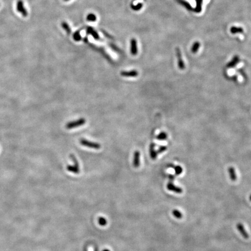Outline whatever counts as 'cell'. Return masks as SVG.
<instances>
[{"label": "cell", "instance_id": "cell-1", "mask_svg": "<svg viewBox=\"0 0 251 251\" xmlns=\"http://www.w3.org/2000/svg\"><path fill=\"white\" fill-rule=\"evenodd\" d=\"M86 122V120L84 118H80L75 121H72L69 122L66 125V128L67 129H71L74 128H77L81 126L84 125Z\"/></svg>", "mask_w": 251, "mask_h": 251}, {"label": "cell", "instance_id": "cell-2", "mask_svg": "<svg viewBox=\"0 0 251 251\" xmlns=\"http://www.w3.org/2000/svg\"><path fill=\"white\" fill-rule=\"evenodd\" d=\"M80 144L83 146L90 148H93V149H95V150H99L101 147V145L99 144V143L89 141H88V140H87L85 139H83V138L80 139Z\"/></svg>", "mask_w": 251, "mask_h": 251}, {"label": "cell", "instance_id": "cell-3", "mask_svg": "<svg viewBox=\"0 0 251 251\" xmlns=\"http://www.w3.org/2000/svg\"><path fill=\"white\" fill-rule=\"evenodd\" d=\"M16 9L22 14L23 17H26L28 15V12L25 7L24 3L22 0H17L16 3Z\"/></svg>", "mask_w": 251, "mask_h": 251}, {"label": "cell", "instance_id": "cell-4", "mask_svg": "<svg viewBox=\"0 0 251 251\" xmlns=\"http://www.w3.org/2000/svg\"><path fill=\"white\" fill-rule=\"evenodd\" d=\"M121 76L127 77H134L138 75V71L136 70L131 71H122L120 73Z\"/></svg>", "mask_w": 251, "mask_h": 251}, {"label": "cell", "instance_id": "cell-5", "mask_svg": "<svg viewBox=\"0 0 251 251\" xmlns=\"http://www.w3.org/2000/svg\"><path fill=\"white\" fill-rule=\"evenodd\" d=\"M237 228L238 229V230L239 231V232H240V234L242 236V237L245 238V239H248L249 236L248 233L247 232V231H246L244 225L242 224H241V223H239L237 224Z\"/></svg>", "mask_w": 251, "mask_h": 251}, {"label": "cell", "instance_id": "cell-6", "mask_svg": "<svg viewBox=\"0 0 251 251\" xmlns=\"http://www.w3.org/2000/svg\"><path fill=\"white\" fill-rule=\"evenodd\" d=\"M167 188L172 192L177 193V194H182L183 192V189L180 187H178L174 185L172 182H169L167 184Z\"/></svg>", "mask_w": 251, "mask_h": 251}, {"label": "cell", "instance_id": "cell-7", "mask_svg": "<svg viewBox=\"0 0 251 251\" xmlns=\"http://www.w3.org/2000/svg\"><path fill=\"white\" fill-rule=\"evenodd\" d=\"M140 165V152L138 151H136L134 153L133 156V166L137 168Z\"/></svg>", "mask_w": 251, "mask_h": 251}, {"label": "cell", "instance_id": "cell-8", "mask_svg": "<svg viewBox=\"0 0 251 251\" xmlns=\"http://www.w3.org/2000/svg\"><path fill=\"white\" fill-rule=\"evenodd\" d=\"M131 44V53L133 55H136L138 52L137 48V40L135 39H132L130 41Z\"/></svg>", "mask_w": 251, "mask_h": 251}, {"label": "cell", "instance_id": "cell-9", "mask_svg": "<svg viewBox=\"0 0 251 251\" xmlns=\"http://www.w3.org/2000/svg\"><path fill=\"white\" fill-rule=\"evenodd\" d=\"M87 33H88L89 34L91 35L95 39V40H99V36L98 34L97 33V32L91 27H88L87 29Z\"/></svg>", "mask_w": 251, "mask_h": 251}, {"label": "cell", "instance_id": "cell-10", "mask_svg": "<svg viewBox=\"0 0 251 251\" xmlns=\"http://www.w3.org/2000/svg\"><path fill=\"white\" fill-rule=\"evenodd\" d=\"M228 173L230 175V177L231 178V180L233 182H235L237 180V175H236V170L234 169V168L233 167H230L228 169Z\"/></svg>", "mask_w": 251, "mask_h": 251}, {"label": "cell", "instance_id": "cell-11", "mask_svg": "<svg viewBox=\"0 0 251 251\" xmlns=\"http://www.w3.org/2000/svg\"><path fill=\"white\" fill-rule=\"evenodd\" d=\"M150 156H151V158H152V159L155 160L157 158L158 154L156 152V151L155 150V144H151L150 145Z\"/></svg>", "mask_w": 251, "mask_h": 251}, {"label": "cell", "instance_id": "cell-12", "mask_svg": "<svg viewBox=\"0 0 251 251\" xmlns=\"http://www.w3.org/2000/svg\"><path fill=\"white\" fill-rule=\"evenodd\" d=\"M67 170L69 172H70L71 173H73L75 174H78L80 172V168L79 167L75 166V165H73V166L68 165L67 166Z\"/></svg>", "mask_w": 251, "mask_h": 251}, {"label": "cell", "instance_id": "cell-13", "mask_svg": "<svg viewBox=\"0 0 251 251\" xmlns=\"http://www.w3.org/2000/svg\"><path fill=\"white\" fill-rule=\"evenodd\" d=\"M170 167L174 169L175 173H176V175H180V174H181L183 173V168L180 166H178V165L174 166L173 165H171Z\"/></svg>", "mask_w": 251, "mask_h": 251}, {"label": "cell", "instance_id": "cell-14", "mask_svg": "<svg viewBox=\"0 0 251 251\" xmlns=\"http://www.w3.org/2000/svg\"><path fill=\"white\" fill-rule=\"evenodd\" d=\"M172 214L176 218L178 219H180L183 218L182 213L177 209H174L172 212Z\"/></svg>", "mask_w": 251, "mask_h": 251}, {"label": "cell", "instance_id": "cell-15", "mask_svg": "<svg viewBox=\"0 0 251 251\" xmlns=\"http://www.w3.org/2000/svg\"><path fill=\"white\" fill-rule=\"evenodd\" d=\"M168 136L165 132H161L158 135L156 138L160 141H164L166 140L168 138Z\"/></svg>", "mask_w": 251, "mask_h": 251}, {"label": "cell", "instance_id": "cell-16", "mask_svg": "<svg viewBox=\"0 0 251 251\" xmlns=\"http://www.w3.org/2000/svg\"><path fill=\"white\" fill-rule=\"evenodd\" d=\"M87 20L89 22H95L97 20V16L94 13H89L87 16Z\"/></svg>", "mask_w": 251, "mask_h": 251}, {"label": "cell", "instance_id": "cell-17", "mask_svg": "<svg viewBox=\"0 0 251 251\" xmlns=\"http://www.w3.org/2000/svg\"><path fill=\"white\" fill-rule=\"evenodd\" d=\"M62 27L63 28V29L65 30V31H66L68 34H70V33H71V29H70L69 26L68 25V24H67L66 22H63L62 23Z\"/></svg>", "mask_w": 251, "mask_h": 251}, {"label": "cell", "instance_id": "cell-18", "mask_svg": "<svg viewBox=\"0 0 251 251\" xmlns=\"http://www.w3.org/2000/svg\"><path fill=\"white\" fill-rule=\"evenodd\" d=\"M73 39H74V40L76 41H80L81 39V37L80 31H76V33H74V34H73Z\"/></svg>", "mask_w": 251, "mask_h": 251}, {"label": "cell", "instance_id": "cell-19", "mask_svg": "<svg viewBox=\"0 0 251 251\" xmlns=\"http://www.w3.org/2000/svg\"><path fill=\"white\" fill-rule=\"evenodd\" d=\"M131 7H132V9L134 11H139L142 7V4L141 3H138L137 5L132 4Z\"/></svg>", "mask_w": 251, "mask_h": 251}, {"label": "cell", "instance_id": "cell-20", "mask_svg": "<svg viewBox=\"0 0 251 251\" xmlns=\"http://www.w3.org/2000/svg\"><path fill=\"white\" fill-rule=\"evenodd\" d=\"M166 150H167V147L166 146H160V147H159V149L156 151V152H157V154L158 155L159 154H161V153L165 152Z\"/></svg>", "mask_w": 251, "mask_h": 251}, {"label": "cell", "instance_id": "cell-21", "mask_svg": "<svg viewBox=\"0 0 251 251\" xmlns=\"http://www.w3.org/2000/svg\"><path fill=\"white\" fill-rule=\"evenodd\" d=\"M99 223L100 225L104 226V225H105L106 224V220L103 218H99Z\"/></svg>", "mask_w": 251, "mask_h": 251}, {"label": "cell", "instance_id": "cell-22", "mask_svg": "<svg viewBox=\"0 0 251 251\" xmlns=\"http://www.w3.org/2000/svg\"><path fill=\"white\" fill-rule=\"evenodd\" d=\"M89 251H93V249L92 248H89Z\"/></svg>", "mask_w": 251, "mask_h": 251}, {"label": "cell", "instance_id": "cell-23", "mask_svg": "<svg viewBox=\"0 0 251 251\" xmlns=\"http://www.w3.org/2000/svg\"><path fill=\"white\" fill-rule=\"evenodd\" d=\"M249 200H250V201H251V194H250V196H249Z\"/></svg>", "mask_w": 251, "mask_h": 251}, {"label": "cell", "instance_id": "cell-24", "mask_svg": "<svg viewBox=\"0 0 251 251\" xmlns=\"http://www.w3.org/2000/svg\"><path fill=\"white\" fill-rule=\"evenodd\" d=\"M103 251H109L108 249H105Z\"/></svg>", "mask_w": 251, "mask_h": 251}, {"label": "cell", "instance_id": "cell-25", "mask_svg": "<svg viewBox=\"0 0 251 251\" xmlns=\"http://www.w3.org/2000/svg\"><path fill=\"white\" fill-rule=\"evenodd\" d=\"M65 1H69V0H64Z\"/></svg>", "mask_w": 251, "mask_h": 251}]
</instances>
